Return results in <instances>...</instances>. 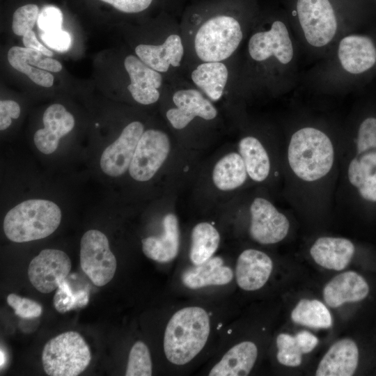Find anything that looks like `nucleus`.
<instances>
[{"mask_svg": "<svg viewBox=\"0 0 376 376\" xmlns=\"http://www.w3.org/2000/svg\"><path fill=\"white\" fill-rule=\"evenodd\" d=\"M253 30L247 56L256 78L277 92H288L299 80L300 48L289 20L274 17Z\"/></svg>", "mask_w": 376, "mask_h": 376, "instance_id": "1", "label": "nucleus"}, {"mask_svg": "<svg viewBox=\"0 0 376 376\" xmlns=\"http://www.w3.org/2000/svg\"><path fill=\"white\" fill-rule=\"evenodd\" d=\"M306 75L307 84L322 92L353 88L376 68V40L352 32L341 37Z\"/></svg>", "mask_w": 376, "mask_h": 376, "instance_id": "2", "label": "nucleus"}, {"mask_svg": "<svg viewBox=\"0 0 376 376\" xmlns=\"http://www.w3.org/2000/svg\"><path fill=\"white\" fill-rule=\"evenodd\" d=\"M346 13L334 0H295L290 23L300 50L322 59L341 37L357 32L358 19Z\"/></svg>", "mask_w": 376, "mask_h": 376, "instance_id": "3", "label": "nucleus"}, {"mask_svg": "<svg viewBox=\"0 0 376 376\" xmlns=\"http://www.w3.org/2000/svg\"><path fill=\"white\" fill-rule=\"evenodd\" d=\"M210 331L207 312L198 306L183 308L169 320L164 337L167 359L175 365L191 361L204 347Z\"/></svg>", "mask_w": 376, "mask_h": 376, "instance_id": "4", "label": "nucleus"}, {"mask_svg": "<svg viewBox=\"0 0 376 376\" xmlns=\"http://www.w3.org/2000/svg\"><path fill=\"white\" fill-rule=\"evenodd\" d=\"M290 166L300 179L313 182L331 169L334 150L329 136L322 130L305 126L291 136L288 149Z\"/></svg>", "mask_w": 376, "mask_h": 376, "instance_id": "5", "label": "nucleus"}, {"mask_svg": "<svg viewBox=\"0 0 376 376\" xmlns=\"http://www.w3.org/2000/svg\"><path fill=\"white\" fill-rule=\"evenodd\" d=\"M62 214L58 205L46 199L21 202L6 214L3 231L8 240L22 243L45 238L58 227Z\"/></svg>", "mask_w": 376, "mask_h": 376, "instance_id": "6", "label": "nucleus"}, {"mask_svg": "<svg viewBox=\"0 0 376 376\" xmlns=\"http://www.w3.org/2000/svg\"><path fill=\"white\" fill-rule=\"evenodd\" d=\"M240 20L231 15H217L205 21L194 37V50L203 62H222L239 48L244 36Z\"/></svg>", "mask_w": 376, "mask_h": 376, "instance_id": "7", "label": "nucleus"}, {"mask_svg": "<svg viewBox=\"0 0 376 376\" xmlns=\"http://www.w3.org/2000/svg\"><path fill=\"white\" fill-rule=\"evenodd\" d=\"M91 360L90 348L77 332L70 331L50 339L45 345L42 363L49 376H77Z\"/></svg>", "mask_w": 376, "mask_h": 376, "instance_id": "8", "label": "nucleus"}, {"mask_svg": "<svg viewBox=\"0 0 376 376\" xmlns=\"http://www.w3.org/2000/svg\"><path fill=\"white\" fill-rule=\"evenodd\" d=\"M80 265L97 286L105 285L113 279L116 259L104 233L91 229L83 235L80 241Z\"/></svg>", "mask_w": 376, "mask_h": 376, "instance_id": "9", "label": "nucleus"}, {"mask_svg": "<svg viewBox=\"0 0 376 376\" xmlns=\"http://www.w3.org/2000/svg\"><path fill=\"white\" fill-rule=\"evenodd\" d=\"M170 151L167 134L158 130L144 131L129 167L130 176L135 180H150L166 159Z\"/></svg>", "mask_w": 376, "mask_h": 376, "instance_id": "10", "label": "nucleus"}, {"mask_svg": "<svg viewBox=\"0 0 376 376\" xmlns=\"http://www.w3.org/2000/svg\"><path fill=\"white\" fill-rule=\"evenodd\" d=\"M70 269V259L64 251L47 249L42 250L30 262L28 276L37 290L47 294L57 289Z\"/></svg>", "mask_w": 376, "mask_h": 376, "instance_id": "11", "label": "nucleus"}, {"mask_svg": "<svg viewBox=\"0 0 376 376\" xmlns=\"http://www.w3.org/2000/svg\"><path fill=\"white\" fill-rule=\"evenodd\" d=\"M250 212L249 233L256 242L272 244L287 236L290 228L288 219L267 199L256 198L251 205Z\"/></svg>", "mask_w": 376, "mask_h": 376, "instance_id": "12", "label": "nucleus"}, {"mask_svg": "<svg viewBox=\"0 0 376 376\" xmlns=\"http://www.w3.org/2000/svg\"><path fill=\"white\" fill-rule=\"evenodd\" d=\"M143 132V125L139 121H133L124 127L118 139L109 145L101 155L100 165L104 174L118 177L129 169Z\"/></svg>", "mask_w": 376, "mask_h": 376, "instance_id": "13", "label": "nucleus"}, {"mask_svg": "<svg viewBox=\"0 0 376 376\" xmlns=\"http://www.w3.org/2000/svg\"><path fill=\"white\" fill-rule=\"evenodd\" d=\"M173 102L175 107L169 109L166 116L177 130L185 128L195 117L212 120L217 115L214 106L195 89L177 91L173 95Z\"/></svg>", "mask_w": 376, "mask_h": 376, "instance_id": "14", "label": "nucleus"}, {"mask_svg": "<svg viewBox=\"0 0 376 376\" xmlns=\"http://www.w3.org/2000/svg\"><path fill=\"white\" fill-rule=\"evenodd\" d=\"M42 122L44 127L35 132L33 141L40 152L50 155L57 150L61 138L72 130L75 118L62 104H53L45 111Z\"/></svg>", "mask_w": 376, "mask_h": 376, "instance_id": "15", "label": "nucleus"}, {"mask_svg": "<svg viewBox=\"0 0 376 376\" xmlns=\"http://www.w3.org/2000/svg\"><path fill=\"white\" fill-rule=\"evenodd\" d=\"M124 66L130 79L127 89L134 100L146 105L156 102L159 97L158 89L162 83L160 72L134 55L125 57Z\"/></svg>", "mask_w": 376, "mask_h": 376, "instance_id": "16", "label": "nucleus"}, {"mask_svg": "<svg viewBox=\"0 0 376 376\" xmlns=\"http://www.w3.org/2000/svg\"><path fill=\"white\" fill-rule=\"evenodd\" d=\"M272 269L273 263L268 255L259 250L246 249L237 260V283L244 290H257L267 282Z\"/></svg>", "mask_w": 376, "mask_h": 376, "instance_id": "17", "label": "nucleus"}, {"mask_svg": "<svg viewBox=\"0 0 376 376\" xmlns=\"http://www.w3.org/2000/svg\"><path fill=\"white\" fill-rule=\"evenodd\" d=\"M365 279L354 271H347L332 278L323 288V298L331 308L364 299L369 293Z\"/></svg>", "mask_w": 376, "mask_h": 376, "instance_id": "18", "label": "nucleus"}, {"mask_svg": "<svg viewBox=\"0 0 376 376\" xmlns=\"http://www.w3.org/2000/svg\"><path fill=\"white\" fill-rule=\"evenodd\" d=\"M359 358L357 343L350 338L336 341L320 360L315 375L351 376L355 373Z\"/></svg>", "mask_w": 376, "mask_h": 376, "instance_id": "19", "label": "nucleus"}, {"mask_svg": "<svg viewBox=\"0 0 376 376\" xmlns=\"http://www.w3.org/2000/svg\"><path fill=\"white\" fill-rule=\"evenodd\" d=\"M354 251V245L350 240L334 237H319L310 249L315 263L334 271L344 269L352 260Z\"/></svg>", "mask_w": 376, "mask_h": 376, "instance_id": "20", "label": "nucleus"}, {"mask_svg": "<svg viewBox=\"0 0 376 376\" xmlns=\"http://www.w3.org/2000/svg\"><path fill=\"white\" fill-rule=\"evenodd\" d=\"M135 53L151 68L159 72H166L171 66H180L184 55V47L180 36L171 34L161 45H137Z\"/></svg>", "mask_w": 376, "mask_h": 376, "instance_id": "21", "label": "nucleus"}, {"mask_svg": "<svg viewBox=\"0 0 376 376\" xmlns=\"http://www.w3.org/2000/svg\"><path fill=\"white\" fill-rule=\"evenodd\" d=\"M164 232L160 236H150L142 240V250L150 259L169 263L178 255L180 230L176 216L169 213L163 219Z\"/></svg>", "mask_w": 376, "mask_h": 376, "instance_id": "22", "label": "nucleus"}, {"mask_svg": "<svg viewBox=\"0 0 376 376\" xmlns=\"http://www.w3.org/2000/svg\"><path fill=\"white\" fill-rule=\"evenodd\" d=\"M233 278L232 269L224 265L219 256L187 269L182 275L184 285L189 289H198L209 285H224Z\"/></svg>", "mask_w": 376, "mask_h": 376, "instance_id": "23", "label": "nucleus"}, {"mask_svg": "<svg viewBox=\"0 0 376 376\" xmlns=\"http://www.w3.org/2000/svg\"><path fill=\"white\" fill-rule=\"evenodd\" d=\"M258 357L256 345L249 340L231 347L209 373L210 376H245L252 370Z\"/></svg>", "mask_w": 376, "mask_h": 376, "instance_id": "24", "label": "nucleus"}, {"mask_svg": "<svg viewBox=\"0 0 376 376\" xmlns=\"http://www.w3.org/2000/svg\"><path fill=\"white\" fill-rule=\"evenodd\" d=\"M191 78L210 100H219L228 79V70L222 62H203L191 72Z\"/></svg>", "mask_w": 376, "mask_h": 376, "instance_id": "25", "label": "nucleus"}, {"mask_svg": "<svg viewBox=\"0 0 376 376\" xmlns=\"http://www.w3.org/2000/svg\"><path fill=\"white\" fill-rule=\"evenodd\" d=\"M239 152L249 176L256 182L265 180L270 171V162L260 141L254 136L244 137L239 142Z\"/></svg>", "mask_w": 376, "mask_h": 376, "instance_id": "26", "label": "nucleus"}, {"mask_svg": "<svg viewBox=\"0 0 376 376\" xmlns=\"http://www.w3.org/2000/svg\"><path fill=\"white\" fill-rule=\"evenodd\" d=\"M247 177L244 162L240 154L231 152L224 156L215 164L212 179L221 190L235 189L244 184Z\"/></svg>", "mask_w": 376, "mask_h": 376, "instance_id": "27", "label": "nucleus"}, {"mask_svg": "<svg viewBox=\"0 0 376 376\" xmlns=\"http://www.w3.org/2000/svg\"><path fill=\"white\" fill-rule=\"evenodd\" d=\"M191 240L189 258L197 265L212 257L219 246L220 235L212 225L201 222L194 227Z\"/></svg>", "mask_w": 376, "mask_h": 376, "instance_id": "28", "label": "nucleus"}, {"mask_svg": "<svg viewBox=\"0 0 376 376\" xmlns=\"http://www.w3.org/2000/svg\"><path fill=\"white\" fill-rule=\"evenodd\" d=\"M291 319L297 324L314 329H327L332 325L331 315L320 300L302 299L291 312Z\"/></svg>", "mask_w": 376, "mask_h": 376, "instance_id": "29", "label": "nucleus"}, {"mask_svg": "<svg viewBox=\"0 0 376 376\" xmlns=\"http://www.w3.org/2000/svg\"><path fill=\"white\" fill-rule=\"evenodd\" d=\"M88 299L89 295L87 290H79L74 292L65 280L57 288L53 302L56 311L64 313L74 308L86 306Z\"/></svg>", "mask_w": 376, "mask_h": 376, "instance_id": "30", "label": "nucleus"}, {"mask_svg": "<svg viewBox=\"0 0 376 376\" xmlns=\"http://www.w3.org/2000/svg\"><path fill=\"white\" fill-rule=\"evenodd\" d=\"M152 365L147 345L142 341L136 342L132 347L128 358L126 376H150Z\"/></svg>", "mask_w": 376, "mask_h": 376, "instance_id": "31", "label": "nucleus"}, {"mask_svg": "<svg viewBox=\"0 0 376 376\" xmlns=\"http://www.w3.org/2000/svg\"><path fill=\"white\" fill-rule=\"evenodd\" d=\"M278 352L276 359L279 363L288 367H298L304 354L295 336L280 334L276 338Z\"/></svg>", "mask_w": 376, "mask_h": 376, "instance_id": "32", "label": "nucleus"}, {"mask_svg": "<svg viewBox=\"0 0 376 376\" xmlns=\"http://www.w3.org/2000/svg\"><path fill=\"white\" fill-rule=\"evenodd\" d=\"M8 51L19 57L31 66L34 65L38 68L54 72H59L62 69V65L59 61L49 58V56H47L37 50L15 46Z\"/></svg>", "mask_w": 376, "mask_h": 376, "instance_id": "33", "label": "nucleus"}, {"mask_svg": "<svg viewBox=\"0 0 376 376\" xmlns=\"http://www.w3.org/2000/svg\"><path fill=\"white\" fill-rule=\"evenodd\" d=\"M8 60L13 68L26 75L35 84L50 87L54 84V76L47 70L29 65L12 52H8Z\"/></svg>", "mask_w": 376, "mask_h": 376, "instance_id": "34", "label": "nucleus"}, {"mask_svg": "<svg viewBox=\"0 0 376 376\" xmlns=\"http://www.w3.org/2000/svg\"><path fill=\"white\" fill-rule=\"evenodd\" d=\"M39 15L38 6L36 4H26L17 8L13 18L12 28L15 34L23 36L31 31Z\"/></svg>", "mask_w": 376, "mask_h": 376, "instance_id": "35", "label": "nucleus"}, {"mask_svg": "<svg viewBox=\"0 0 376 376\" xmlns=\"http://www.w3.org/2000/svg\"><path fill=\"white\" fill-rule=\"evenodd\" d=\"M356 142L357 153L376 151V117L368 116L361 120Z\"/></svg>", "mask_w": 376, "mask_h": 376, "instance_id": "36", "label": "nucleus"}, {"mask_svg": "<svg viewBox=\"0 0 376 376\" xmlns=\"http://www.w3.org/2000/svg\"><path fill=\"white\" fill-rule=\"evenodd\" d=\"M7 303L14 309L15 313L22 318H38L42 312V306L37 301L21 297L14 293L8 295Z\"/></svg>", "mask_w": 376, "mask_h": 376, "instance_id": "37", "label": "nucleus"}, {"mask_svg": "<svg viewBox=\"0 0 376 376\" xmlns=\"http://www.w3.org/2000/svg\"><path fill=\"white\" fill-rule=\"evenodd\" d=\"M63 14L61 10L55 6L44 7L38 17V26L42 32L61 29Z\"/></svg>", "mask_w": 376, "mask_h": 376, "instance_id": "38", "label": "nucleus"}, {"mask_svg": "<svg viewBox=\"0 0 376 376\" xmlns=\"http://www.w3.org/2000/svg\"><path fill=\"white\" fill-rule=\"evenodd\" d=\"M40 38L48 47L58 52L67 51L71 45L70 34L61 29L42 32Z\"/></svg>", "mask_w": 376, "mask_h": 376, "instance_id": "39", "label": "nucleus"}, {"mask_svg": "<svg viewBox=\"0 0 376 376\" xmlns=\"http://www.w3.org/2000/svg\"><path fill=\"white\" fill-rule=\"evenodd\" d=\"M20 115V107L17 102L10 100L0 101V130L10 127L12 119H17Z\"/></svg>", "mask_w": 376, "mask_h": 376, "instance_id": "40", "label": "nucleus"}, {"mask_svg": "<svg viewBox=\"0 0 376 376\" xmlns=\"http://www.w3.org/2000/svg\"><path fill=\"white\" fill-rule=\"evenodd\" d=\"M116 9L127 13L141 12L149 7L152 0H101Z\"/></svg>", "mask_w": 376, "mask_h": 376, "instance_id": "41", "label": "nucleus"}, {"mask_svg": "<svg viewBox=\"0 0 376 376\" xmlns=\"http://www.w3.org/2000/svg\"><path fill=\"white\" fill-rule=\"evenodd\" d=\"M295 337L301 347L304 354L311 352L318 344V338L312 333L303 330L298 332Z\"/></svg>", "mask_w": 376, "mask_h": 376, "instance_id": "42", "label": "nucleus"}, {"mask_svg": "<svg viewBox=\"0 0 376 376\" xmlns=\"http://www.w3.org/2000/svg\"><path fill=\"white\" fill-rule=\"evenodd\" d=\"M361 196L366 201L376 202V173L366 178L358 188Z\"/></svg>", "mask_w": 376, "mask_h": 376, "instance_id": "43", "label": "nucleus"}, {"mask_svg": "<svg viewBox=\"0 0 376 376\" xmlns=\"http://www.w3.org/2000/svg\"><path fill=\"white\" fill-rule=\"evenodd\" d=\"M23 43L25 47L37 50L47 56L50 57L53 56V52L38 40L35 33L32 30L23 36Z\"/></svg>", "mask_w": 376, "mask_h": 376, "instance_id": "44", "label": "nucleus"}, {"mask_svg": "<svg viewBox=\"0 0 376 376\" xmlns=\"http://www.w3.org/2000/svg\"><path fill=\"white\" fill-rule=\"evenodd\" d=\"M5 363V354L4 352L1 350V368L3 366Z\"/></svg>", "mask_w": 376, "mask_h": 376, "instance_id": "45", "label": "nucleus"}]
</instances>
